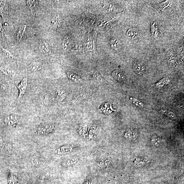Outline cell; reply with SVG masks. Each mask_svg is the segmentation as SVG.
Masks as SVG:
<instances>
[{
    "label": "cell",
    "instance_id": "6da1fadb",
    "mask_svg": "<svg viewBox=\"0 0 184 184\" xmlns=\"http://www.w3.org/2000/svg\"><path fill=\"white\" fill-rule=\"evenodd\" d=\"M54 129V125L42 124L39 126L37 129L36 133L38 135H46L51 134Z\"/></svg>",
    "mask_w": 184,
    "mask_h": 184
},
{
    "label": "cell",
    "instance_id": "7a4b0ae2",
    "mask_svg": "<svg viewBox=\"0 0 184 184\" xmlns=\"http://www.w3.org/2000/svg\"><path fill=\"white\" fill-rule=\"evenodd\" d=\"M6 124L8 126L15 127L20 125L21 118L19 116L15 114H12L6 117L5 120Z\"/></svg>",
    "mask_w": 184,
    "mask_h": 184
},
{
    "label": "cell",
    "instance_id": "3957f363",
    "mask_svg": "<svg viewBox=\"0 0 184 184\" xmlns=\"http://www.w3.org/2000/svg\"><path fill=\"white\" fill-rule=\"evenodd\" d=\"M28 80L27 78H24L17 85L19 91V98L22 97L24 95L28 87Z\"/></svg>",
    "mask_w": 184,
    "mask_h": 184
},
{
    "label": "cell",
    "instance_id": "277c9868",
    "mask_svg": "<svg viewBox=\"0 0 184 184\" xmlns=\"http://www.w3.org/2000/svg\"><path fill=\"white\" fill-rule=\"evenodd\" d=\"M6 1H0V15L4 22L7 20L8 6Z\"/></svg>",
    "mask_w": 184,
    "mask_h": 184
},
{
    "label": "cell",
    "instance_id": "5b68a950",
    "mask_svg": "<svg viewBox=\"0 0 184 184\" xmlns=\"http://www.w3.org/2000/svg\"><path fill=\"white\" fill-rule=\"evenodd\" d=\"M133 69L137 75L142 76L144 75L146 71V68L143 63L137 62L134 63L133 65Z\"/></svg>",
    "mask_w": 184,
    "mask_h": 184
},
{
    "label": "cell",
    "instance_id": "8992f818",
    "mask_svg": "<svg viewBox=\"0 0 184 184\" xmlns=\"http://www.w3.org/2000/svg\"><path fill=\"white\" fill-rule=\"evenodd\" d=\"M126 36L133 41H137L139 38L140 32L137 28H130L126 32Z\"/></svg>",
    "mask_w": 184,
    "mask_h": 184
},
{
    "label": "cell",
    "instance_id": "52a82bcc",
    "mask_svg": "<svg viewBox=\"0 0 184 184\" xmlns=\"http://www.w3.org/2000/svg\"><path fill=\"white\" fill-rule=\"evenodd\" d=\"M113 78L117 81L124 82L126 80V76L123 72L119 70H116L113 72Z\"/></svg>",
    "mask_w": 184,
    "mask_h": 184
},
{
    "label": "cell",
    "instance_id": "ba28073f",
    "mask_svg": "<svg viewBox=\"0 0 184 184\" xmlns=\"http://www.w3.org/2000/svg\"><path fill=\"white\" fill-rule=\"evenodd\" d=\"M168 62L172 66L177 65V59L174 52L172 51H169L166 55Z\"/></svg>",
    "mask_w": 184,
    "mask_h": 184
},
{
    "label": "cell",
    "instance_id": "9c48e42d",
    "mask_svg": "<svg viewBox=\"0 0 184 184\" xmlns=\"http://www.w3.org/2000/svg\"><path fill=\"white\" fill-rule=\"evenodd\" d=\"M27 26V24H24L19 28L17 33V41H20L22 39Z\"/></svg>",
    "mask_w": 184,
    "mask_h": 184
},
{
    "label": "cell",
    "instance_id": "30bf717a",
    "mask_svg": "<svg viewBox=\"0 0 184 184\" xmlns=\"http://www.w3.org/2000/svg\"><path fill=\"white\" fill-rule=\"evenodd\" d=\"M27 3L31 12L32 14H34L37 11V8L38 6V2L37 1H27Z\"/></svg>",
    "mask_w": 184,
    "mask_h": 184
},
{
    "label": "cell",
    "instance_id": "8fae6325",
    "mask_svg": "<svg viewBox=\"0 0 184 184\" xmlns=\"http://www.w3.org/2000/svg\"><path fill=\"white\" fill-rule=\"evenodd\" d=\"M0 70L6 75L12 77H14L16 76V72L14 70L9 68L1 66L0 67Z\"/></svg>",
    "mask_w": 184,
    "mask_h": 184
},
{
    "label": "cell",
    "instance_id": "7c38bea8",
    "mask_svg": "<svg viewBox=\"0 0 184 184\" xmlns=\"http://www.w3.org/2000/svg\"><path fill=\"white\" fill-rule=\"evenodd\" d=\"M73 150V148L70 145H66L61 147L58 150V154H65L72 152Z\"/></svg>",
    "mask_w": 184,
    "mask_h": 184
},
{
    "label": "cell",
    "instance_id": "4fadbf2b",
    "mask_svg": "<svg viewBox=\"0 0 184 184\" xmlns=\"http://www.w3.org/2000/svg\"><path fill=\"white\" fill-rule=\"evenodd\" d=\"M111 45L112 49L115 51L119 50L121 47V43L117 39L112 38L111 40Z\"/></svg>",
    "mask_w": 184,
    "mask_h": 184
},
{
    "label": "cell",
    "instance_id": "5bb4252c",
    "mask_svg": "<svg viewBox=\"0 0 184 184\" xmlns=\"http://www.w3.org/2000/svg\"><path fill=\"white\" fill-rule=\"evenodd\" d=\"M38 48L39 51L43 54H48L50 52L49 46L45 41H42L40 42Z\"/></svg>",
    "mask_w": 184,
    "mask_h": 184
},
{
    "label": "cell",
    "instance_id": "9a60e30c",
    "mask_svg": "<svg viewBox=\"0 0 184 184\" xmlns=\"http://www.w3.org/2000/svg\"><path fill=\"white\" fill-rule=\"evenodd\" d=\"M56 98L59 102L62 101L65 99L67 95L66 92L63 90H59L56 91Z\"/></svg>",
    "mask_w": 184,
    "mask_h": 184
},
{
    "label": "cell",
    "instance_id": "2e32d148",
    "mask_svg": "<svg viewBox=\"0 0 184 184\" xmlns=\"http://www.w3.org/2000/svg\"><path fill=\"white\" fill-rule=\"evenodd\" d=\"M79 160L78 157H72L65 161V165L67 166H73L78 163Z\"/></svg>",
    "mask_w": 184,
    "mask_h": 184
},
{
    "label": "cell",
    "instance_id": "e0dca14e",
    "mask_svg": "<svg viewBox=\"0 0 184 184\" xmlns=\"http://www.w3.org/2000/svg\"><path fill=\"white\" fill-rule=\"evenodd\" d=\"M42 67L40 63L37 62H33L29 65L28 69L29 70L32 72H36L40 70Z\"/></svg>",
    "mask_w": 184,
    "mask_h": 184
},
{
    "label": "cell",
    "instance_id": "ac0fdd59",
    "mask_svg": "<svg viewBox=\"0 0 184 184\" xmlns=\"http://www.w3.org/2000/svg\"><path fill=\"white\" fill-rule=\"evenodd\" d=\"M71 41L69 37H65L62 41L63 47V50H66L69 49L71 45Z\"/></svg>",
    "mask_w": 184,
    "mask_h": 184
},
{
    "label": "cell",
    "instance_id": "d6986e66",
    "mask_svg": "<svg viewBox=\"0 0 184 184\" xmlns=\"http://www.w3.org/2000/svg\"><path fill=\"white\" fill-rule=\"evenodd\" d=\"M52 25L56 28V29H58L60 28V18L58 16H56L52 19Z\"/></svg>",
    "mask_w": 184,
    "mask_h": 184
},
{
    "label": "cell",
    "instance_id": "ffe728a7",
    "mask_svg": "<svg viewBox=\"0 0 184 184\" xmlns=\"http://www.w3.org/2000/svg\"><path fill=\"white\" fill-rule=\"evenodd\" d=\"M152 34L154 37H157L159 35V31L157 24L155 22L152 24Z\"/></svg>",
    "mask_w": 184,
    "mask_h": 184
},
{
    "label": "cell",
    "instance_id": "44dd1931",
    "mask_svg": "<svg viewBox=\"0 0 184 184\" xmlns=\"http://www.w3.org/2000/svg\"><path fill=\"white\" fill-rule=\"evenodd\" d=\"M67 75L68 77L72 80H73L74 82H79L81 81V80L80 78L74 73H72V72H68Z\"/></svg>",
    "mask_w": 184,
    "mask_h": 184
},
{
    "label": "cell",
    "instance_id": "7402d4cb",
    "mask_svg": "<svg viewBox=\"0 0 184 184\" xmlns=\"http://www.w3.org/2000/svg\"><path fill=\"white\" fill-rule=\"evenodd\" d=\"M161 141V139L160 138L157 136L155 135L153 136L152 137V143L155 146H158L159 145Z\"/></svg>",
    "mask_w": 184,
    "mask_h": 184
},
{
    "label": "cell",
    "instance_id": "603a6c76",
    "mask_svg": "<svg viewBox=\"0 0 184 184\" xmlns=\"http://www.w3.org/2000/svg\"><path fill=\"white\" fill-rule=\"evenodd\" d=\"M2 49H3V51L4 53L5 54L8 58H9L15 61L16 60L17 58H16L9 51L7 50L4 49L3 48H2Z\"/></svg>",
    "mask_w": 184,
    "mask_h": 184
},
{
    "label": "cell",
    "instance_id": "cb8c5ba5",
    "mask_svg": "<svg viewBox=\"0 0 184 184\" xmlns=\"http://www.w3.org/2000/svg\"><path fill=\"white\" fill-rule=\"evenodd\" d=\"M85 49L88 51H91L93 49V42L91 41H89L85 44Z\"/></svg>",
    "mask_w": 184,
    "mask_h": 184
},
{
    "label": "cell",
    "instance_id": "d4e9b609",
    "mask_svg": "<svg viewBox=\"0 0 184 184\" xmlns=\"http://www.w3.org/2000/svg\"><path fill=\"white\" fill-rule=\"evenodd\" d=\"M0 35L1 36L4 38L7 39L5 31L4 30L3 27H2L1 23H0Z\"/></svg>",
    "mask_w": 184,
    "mask_h": 184
},
{
    "label": "cell",
    "instance_id": "484cf974",
    "mask_svg": "<svg viewBox=\"0 0 184 184\" xmlns=\"http://www.w3.org/2000/svg\"><path fill=\"white\" fill-rule=\"evenodd\" d=\"M83 184H93V182L92 179L88 178L84 181Z\"/></svg>",
    "mask_w": 184,
    "mask_h": 184
},
{
    "label": "cell",
    "instance_id": "4316f807",
    "mask_svg": "<svg viewBox=\"0 0 184 184\" xmlns=\"http://www.w3.org/2000/svg\"><path fill=\"white\" fill-rule=\"evenodd\" d=\"M4 142L3 139L1 137H0V147H2L4 146Z\"/></svg>",
    "mask_w": 184,
    "mask_h": 184
}]
</instances>
